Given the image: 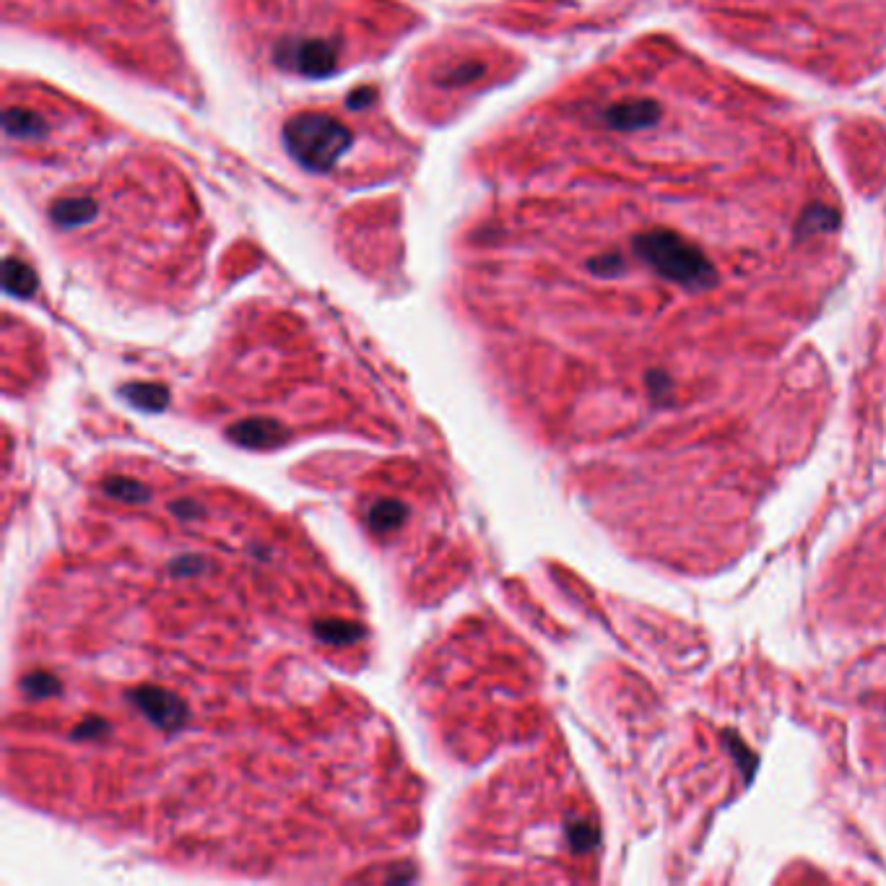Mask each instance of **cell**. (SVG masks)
Listing matches in <instances>:
<instances>
[{
	"mask_svg": "<svg viewBox=\"0 0 886 886\" xmlns=\"http://www.w3.org/2000/svg\"><path fill=\"white\" fill-rule=\"evenodd\" d=\"M279 60L302 76L323 78L336 71L338 47L330 39H299L284 47Z\"/></svg>",
	"mask_w": 886,
	"mask_h": 886,
	"instance_id": "obj_3",
	"label": "cell"
},
{
	"mask_svg": "<svg viewBox=\"0 0 886 886\" xmlns=\"http://www.w3.org/2000/svg\"><path fill=\"white\" fill-rule=\"evenodd\" d=\"M725 736H728V749L733 751V757L738 759V764H744L746 780H751V775H754V767H757V759H754V754H751V751L746 749L741 738L731 736V733H725Z\"/></svg>",
	"mask_w": 886,
	"mask_h": 886,
	"instance_id": "obj_12",
	"label": "cell"
},
{
	"mask_svg": "<svg viewBox=\"0 0 886 886\" xmlns=\"http://www.w3.org/2000/svg\"><path fill=\"white\" fill-rule=\"evenodd\" d=\"M364 99H372V91H369V89L359 91V94H354V97H351L349 102H351V104H359V102H364Z\"/></svg>",
	"mask_w": 886,
	"mask_h": 886,
	"instance_id": "obj_14",
	"label": "cell"
},
{
	"mask_svg": "<svg viewBox=\"0 0 886 886\" xmlns=\"http://www.w3.org/2000/svg\"><path fill=\"white\" fill-rule=\"evenodd\" d=\"M289 154L312 172H328L351 146V133L336 117L323 112H302L284 125Z\"/></svg>",
	"mask_w": 886,
	"mask_h": 886,
	"instance_id": "obj_1",
	"label": "cell"
},
{
	"mask_svg": "<svg viewBox=\"0 0 886 886\" xmlns=\"http://www.w3.org/2000/svg\"><path fill=\"white\" fill-rule=\"evenodd\" d=\"M128 398L136 406L146 408H162L167 403V393L159 385H133V388H128Z\"/></svg>",
	"mask_w": 886,
	"mask_h": 886,
	"instance_id": "obj_9",
	"label": "cell"
},
{
	"mask_svg": "<svg viewBox=\"0 0 886 886\" xmlns=\"http://www.w3.org/2000/svg\"><path fill=\"white\" fill-rule=\"evenodd\" d=\"M647 380H653V382H658V388H650L653 390V398L655 401H660V393H668V388H671V382H668V377L666 375H660V372H655V375H650L647 377Z\"/></svg>",
	"mask_w": 886,
	"mask_h": 886,
	"instance_id": "obj_13",
	"label": "cell"
},
{
	"mask_svg": "<svg viewBox=\"0 0 886 886\" xmlns=\"http://www.w3.org/2000/svg\"><path fill=\"white\" fill-rule=\"evenodd\" d=\"M570 842L577 853H585L595 845V829L588 822H575L570 827Z\"/></svg>",
	"mask_w": 886,
	"mask_h": 886,
	"instance_id": "obj_11",
	"label": "cell"
},
{
	"mask_svg": "<svg viewBox=\"0 0 886 886\" xmlns=\"http://www.w3.org/2000/svg\"><path fill=\"white\" fill-rule=\"evenodd\" d=\"M403 518V507L398 502H382L372 510V528L377 531H390L393 525L401 523Z\"/></svg>",
	"mask_w": 886,
	"mask_h": 886,
	"instance_id": "obj_10",
	"label": "cell"
},
{
	"mask_svg": "<svg viewBox=\"0 0 886 886\" xmlns=\"http://www.w3.org/2000/svg\"><path fill=\"white\" fill-rule=\"evenodd\" d=\"M3 120H6L8 136L13 138H37L42 136V130H45V123H42L34 112L21 110V107H11V110H6V117H3Z\"/></svg>",
	"mask_w": 886,
	"mask_h": 886,
	"instance_id": "obj_7",
	"label": "cell"
},
{
	"mask_svg": "<svg viewBox=\"0 0 886 886\" xmlns=\"http://www.w3.org/2000/svg\"><path fill=\"white\" fill-rule=\"evenodd\" d=\"M50 216L60 227H84L97 219V203L91 198H63V201L52 203Z\"/></svg>",
	"mask_w": 886,
	"mask_h": 886,
	"instance_id": "obj_5",
	"label": "cell"
},
{
	"mask_svg": "<svg viewBox=\"0 0 886 886\" xmlns=\"http://www.w3.org/2000/svg\"><path fill=\"white\" fill-rule=\"evenodd\" d=\"M279 429L273 427L271 421H247L242 427H234L232 434L234 440L242 442V445L258 447V445H276L279 437H276Z\"/></svg>",
	"mask_w": 886,
	"mask_h": 886,
	"instance_id": "obj_8",
	"label": "cell"
},
{
	"mask_svg": "<svg viewBox=\"0 0 886 886\" xmlns=\"http://www.w3.org/2000/svg\"><path fill=\"white\" fill-rule=\"evenodd\" d=\"M637 255L655 268L660 276L684 286H710L715 284V271L710 260L699 253L692 242L673 232H650L637 237L634 242Z\"/></svg>",
	"mask_w": 886,
	"mask_h": 886,
	"instance_id": "obj_2",
	"label": "cell"
},
{
	"mask_svg": "<svg viewBox=\"0 0 886 886\" xmlns=\"http://www.w3.org/2000/svg\"><path fill=\"white\" fill-rule=\"evenodd\" d=\"M3 284H6V292L13 294V297H29L37 289V276L26 263L8 258L6 266H3Z\"/></svg>",
	"mask_w": 886,
	"mask_h": 886,
	"instance_id": "obj_6",
	"label": "cell"
},
{
	"mask_svg": "<svg viewBox=\"0 0 886 886\" xmlns=\"http://www.w3.org/2000/svg\"><path fill=\"white\" fill-rule=\"evenodd\" d=\"M606 120L611 128L619 130L645 128V125L658 120V107H655L653 102H647V99H632V102L614 104V107L606 112Z\"/></svg>",
	"mask_w": 886,
	"mask_h": 886,
	"instance_id": "obj_4",
	"label": "cell"
}]
</instances>
